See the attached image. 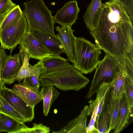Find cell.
<instances>
[{
  "label": "cell",
  "instance_id": "cell-16",
  "mask_svg": "<svg viewBox=\"0 0 133 133\" xmlns=\"http://www.w3.org/2000/svg\"><path fill=\"white\" fill-rule=\"evenodd\" d=\"M111 90V87H110L106 95L101 111L96 122V127L98 133H108L110 118Z\"/></svg>",
  "mask_w": 133,
  "mask_h": 133
},
{
  "label": "cell",
  "instance_id": "cell-20",
  "mask_svg": "<svg viewBox=\"0 0 133 133\" xmlns=\"http://www.w3.org/2000/svg\"><path fill=\"white\" fill-rule=\"evenodd\" d=\"M40 92L43 97V114L46 116L49 112L52 104L58 97L59 93L52 85L42 86Z\"/></svg>",
  "mask_w": 133,
  "mask_h": 133
},
{
  "label": "cell",
  "instance_id": "cell-4",
  "mask_svg": "<svg viewBox=\"0 0 133 133\" xmlns=\"http://www.w3.org/2000/svg\"><path fill=\"white\" fill-rule=\"evenodd\" d=\"M101 49L96 44H92L83 37H76L74 67L82 74L93 72L100 61Z\"/></svg>",
  "mask_w": 133,
  "mask_h": 133
},
{
  "label": "cell",
  "instance_id": "cell-22",
  "mask_svg": "<svg viewBox=\"0 0 133 133\" xmlns=\"http://www.w3.org/2000/svg\"><path fill=\"white\" fill-rule=\"evenodd\" d=\"M0 113L10 116L21 123L25 122L21 114L0 94Z\"/></svg>",
  "mask_w": 133,
  "mask_h": 133
},
{
  "label": "cell",
  "instance_id": "cell-18",
  "mask_svg": "<svg viewBox=\"0 0 133 133\" xmlns=\"http://www.w3.org/2000/svg\"><path fill=\"white\" fill-rule=\"evenodd\" d=\"M132 112L129 109L124 93L120 98L119 113L114 128V133L122 131L128 123L130 116Z\"/></svg>",
  "mask_w": 133,
  "mask_h": 133
},
{
  "label": "cell",
  "instance_id": "cell-7",
  "mask_svg": "<svg viewBox=\"0 0 133 133\" xmlns=\"http://www.w3.org/2000/svg\"><path fill=\"white\" fill-rule=\"evenodd\" d=\"M3 84L0 88V94L23 117L25 122L32 121L35 117V107L28 105L10 89Z\"/></svg>",
  "mask_w": 133,
  "mask_h": 133
},
{
  "label": "cell",
  "instance_id": "cell-27",
  "mask_svg": "<svg viewBox=\"0 0 133 133\" xmlns=\"http://www.w3.org/2000/svg\"><path fill=\"white\" fill-rule=\"evenodd\" d=\"M124 94L128 107L132 112L133 107V76L128 75L126 77Z\"/></svg>",
  "mask_w": 133,
  "mask_h": 133
},
{
  "label": "cell",
  "instance_id": "cell-34",
  "mask_svg": "<svg viewBox=\"0 0 133 133\" xmlns=\"http://www.w3.org/2000/svg\"><path fill=\"white\" fill-rule=\"evenodd\" d=\"M5 50L1 46L0 47V88L4 84L2 79L1 74L2 67L7 56Z\"/></svg>",
  "mask_w": 133,
  "mask_h": 133
},
{
  "label": "cell",
  "instance_id": "cell-1",
  "mask_svg": "<svg viewBox=\"0 0 133 133\" xmlns=\"http://www.w3.org/2000/svg\"><path fill=\"white\" fill-rule=\"evenodd\" d=\"M132 24L110 22L108 19L104 4L97 26L90 31V33L94 38L96 44L105 53L120 58L127 54L124 33L129 25Z\"/></svg>",
  "mask_w": 133,
  "mask_h": 133
},
{
  "label": "cell",
  "instance_id": "cell-21",
  "mask_svg": "<svg viewBox=\"0 0 133 133\" xmlns=\"http://www.w3.org/2000/svg\"><path fill=\"white\" fill-rule=\"evenodd\" d=\"M22 124L10 116L0 113V132L17 133Z\"/></svg>",
  "mask_w": 133,
  "mask_h": 133
},
{
  "label": "cell",
  "instance_id": "cell-13",
  "mask_svg": "<svg viewBox=\"0 0 133 133\" xmlns=\"http://www.w3.org/2000/svg\"><path fill=\"white\" fill-rule=\"evenodd\" d=\"M10 89L32 107H35L43 100L39 90L29 85L24 80L21 83L14 85Z\"/></svg>",
  "mask_w": 133,
  "mask_h": 133
},
{
  "label": "cell",
  "instance_id": "cell-24",
  "mask_svg": "<svg viewBox=\"0 0 133 133\" xmlns=\"http://www.w3.org/2000/svg\"><path fill=\"white\" fill-rule=\"evenodd\" d=\"M33 124V127L30 128L24 123L22 124L17 133H49L50 131V128L43 125L42 123Z\"/></svg>",
  "mask_w": 133,
  "mask_h": 133
},
{
  "label": "cell",
  "instance_id": "cell-17",
  "mask_svg": "<svg viewBox=\"0 0 133 133\" xmlns=\"http://www.w3.org/2000/svg\"><path fill=\"white\" fill-rule=\"evenodd\" d=\"M102 0H92L88 5L83 18L85 24L89 31L97 26L99 17L103 6Z\"/></svg>",
  "mask_w": 133,
  "mask_h": 133
},
{
  "label": "cell",
  "instance_id": "cell-10",
  "mask_svg": "<svg viewBox=\"0 0 133 133\" xmlns=\"http://www.w3.org/2000/svg\"><path fill=\"white\" fill-rule=\"evenodd\" d=\"M69 26H65L55 28L58 33L56 37L61 42L68 56V60L75 64L76 62L75 47L76 37L73 35V30Z\"/></svg>",
  "mask_w": 133,
  "mask_h": 133
},
{
  "label": "cell",
  "instance_id": "cell-29",
  "mask_svg": "<svg viewBox=\"0 0 133 133\" xmlns=\"http://www.w3.org/2000/svg\"><path fill=\"white\" fill-rule=\"evenodd\" d=\"M31 75L39 77L41 74L45 72L46 68L42 61L40 60L33 66L29 65Z\"/></svg>",
  "mask_w": 133,
  "mask_h": 133
},
{
  "label": "cell",
  "instance_id": "cell-26",
  "mask_svg": "<svg viewBox=\"0 0 133 133\" xmlns=\"http://www.w3.org/2000/svg\"><path fill=\"white\" fill-rule=\"evenodd\" d=\"M23 54L22 65L15 78L16 80L19 83L24 78L31 76L29 67V61L30 58L26 51H24Z\"/></svg>",
  "mask_w": 133,
  "mask_h": 133
},
{
  "label": "cell",
  "instance_id": "cell-19",
  "mask_svg": "<svg viewBox=\"0 0 133 133\" xmlns=\"http://www.w3.org/2000/svg\"><path fill=\"white\" fill-rule=\"evenodd\" d=\"M110 88V84L104 83L100 86L96 92L97 96L95 100H91L88 102L89 104L87 111L88 116H91L95 107L98 106L96 122L97 121L102 108L107 94Z\"/></svg>",
  "mask_w": 133,
  "mask_h": 133
},
{
  "label": "cell",
  "instance_id": "cell-28",
  "mask_svg": "<svg viewBox=\"0 0 133 133\" xmlns=\"http://www.w3.org/2000/svg\"><path fill=\"white\" fill-rule=\"evenodd\" d=\"M46 69H51L62 65L68 61L67 59L58 56L51 55L42 60Z\"/></svg>",
  "mask_w": 133,
  "mask_h": 133
},
{
  "label": "cell",
  "instance_id": "cell-9",
  "mask_svg": "<svg viewBox=\"0 0 133 133\" xmlns=\"http://www.w3.org/2000/svg\"><path fill=\"white\" fill-rule=\"evenodd\" d=\"M23 53L20 51L17 54L7 55L1 71V78L4 84H11L16 81V78L22 65Z\"/></svg>",
  "mask_w": 133,
  "mask_h": 133
},
{
  "label": "cell",
  "instance_id": "cell-31",
  "mask_svg": "<svg viewBox=\"0 0 133 133\" xmlns=\"http://www.w3.org/2000/svg\"><path fill=\"white\" fill-rule=\"evenodd\" d=\"M98 109V107H95L92 114L90 122L87 126V133H98L95 127Z\"/></svg>",
  "mask_w": 133,
  "mask_h": 133
},
{
  "label": "cell",
  "instance_id": "cell-5",
  "mask_svg": "<svg viewBox=\"0 0 133 133\" xmlns=\"http://www.w3.org/2000/svg\"><path fill=\"white\" fill-rule=\"evenodd\" d=\"M96 68L86 98L89 99L104 83L110 84L118 74L120 70L119 61L116 57L107 53Z\"/></svg>",
  "mask_w": 133,
  "mask_h": 133
},
{
  "label": "cell",
  "instance_id": "cell-14",
  "mask_svg": "<svg viewBox=\"0 0 133 133\" xmlns=\"http://www.w3.org/2000/svg\"><path fill=\"white\" fill-rule=\"evenodd\" d=\"M88 106H85L79 115L65 126L54 133H87V122Z\"/></svg>",
  "mask_w": 133,
  "mask_h": 133
},
{
  "label": "cell",
  "instance_id": "cell-8",
  "mask_svg": "<svg viewBox=\"0 0 133 133\" xmlns=\"http://www.w3.org/2000/svg\"><path fill=\"white\" fill-rule=\"evenodd\" d=\"M19 44V50L22 53L26 51L30 58L42 60L51 55L42 42L30 31L26 33Z\"/></svg>",
  "mask_w": 133,
  "mask_h": 133
},
{
  "label": "cell",
  "instance_id": "cell-35",
  "mask_svg": "<svg viewBox=\"0 0 133 133\" xmlns=\"http://www.w3.org/2000/svg\"><path fill=\"white\" fill-rule=\"evenodd\" d=\"M6 15H0V25Z\"/></svg>",
  "mask_w": 133,
  "mask_h": 133
},
{
  "label": "cell",
  "instance_id": "cell-23",
  "mask_svg": "<svg viewBox=\"0 0 133 133\" xmlns=\"http://www.w3.org/2000/svg\"><path fill=\"white\" fill-rule=\"evenodd\" d=\"M23 14V11L19 5H17L6 16L0 25V30L8 26L19 19Z\"/></svg>",
  "mask_w": 133,
  "mask_h": 133
},
{
  "label": "cell",
  "instance_id": "cell-11",
  "mask_svg": "<svg viewBox=\"0 0 133 133\" xmlns=\"http://www.w3.org/2000/svg\"><path fill=\"white\" fill-rule=\"evenodd\" d=\"M80 9L76 0L70 1L65 3L60 9L58 10L56 15L53 16L55 23L62 26L71 27L78 18L77 16Z\"/></svg>",
  "mask_w": 133,
  "mask_h": 133
},
{
  "label": "cell",
  "instance_id": "cell-15",
  "mask_svg": "<svg viewBox=\"0 0 133 133\" xmlns=\"http://www.w3.org/2000/svg\"><path fill=\"white\" fill-rule=\"evenodd\" d=\"M30 32L36 38L42 42L51 55L58 56L61 54L65 53L61 42L57 37L35 30L32 29Z\"/></svg>",
  "mask_w": 133,
  "mask_h": 133
},
{
  "label": "cell",
  "instance_id": "cell-3",
  "mask_svg": "<svg viewBox=\"0 0 133 133\" xmlns=\"http://www.w3.org/2000/svg\"><path fill=\"white\" fill-rule=\"evenodd\" d=\"M23 5L24 9L23 12L28 23V31L34 29L57 37L51 11L43 0H31L24 2Z\"/></svg>",
  "mask_w": 133,
  "mask_h": 133
},
{
  "label": "cell",
  "instance_id": "cell-12",
  "mask_svg": "<svg viewBox=\"0 0 133 133\" xmlns=\"http://www.w3.org/2000/svg\"><path fill=\"white\" fill-rule=\"evenodd\" d=\"M109 21L115 24L132 23L124 7L115 0H109L104 3Z\"/></svg>",
  "mask_w": 133,
  "mask_h": 133
},
{
  "label": "cell",
  "instance_id": "cell-6",
  "mask_svg": "<svg viewBox=\"0 0 133 133\" xmlns=\"http://www.w3.org/2000/svg\"><path fill=\"white\" fill-rule=\"evenodd\" d=\"M28 24L23 14L18 20L0 30V43L4 49L11 53L28 31Z\"/></svg>",
  "mask_w": 133,
  "mask_h": 133
},
{
  "label": "cell",
  "instance_id": "cell-30",
  "mask_svg": "<svg viewBox=\"0 0 133 133\" xmlns=\"http://www.w3.org/2000/svg\"><path fill=\"white\" fill-rule=\"evenodd\" d=\"M16 5L11 0H0V15H6Z\"/></svg>",
  "mask_w": 133,
  "mask_h": 133
},
{
  "label": "cell",
  "instance_id": "cell-32",
  "mask_svg": "<svg viewBox=\"0 0 133 133\" xmlns=\"http://www.w3.org/2000/svg\"><path fill=\"white\" fill-rule=\"evenodd\" d=\"M125 8L132 21H133V0H115Z\"/></svg>",
  "mask_w": 133,
  "mask_h": 133
},
{
  "label": "cell",
  "instance_id": "cell-25",
  "mask_svg": "<svg viewBox=\"0 0 133 133\" xmlns=\"http://www.w3.org/2000/svg\"><path fill=\"white\" fill-rule=\"evenodd\" d=\"M120 98L113 99L112 97L111 107L110 118L108 133L114 129L119 113Z\"/></svg>",
  "mask_w": 133,
  "mask_h": 133
},
{
  "label": "cell",
  "instance_id": "cell-33",
  "mask_svg": "<svg viewBox=\"0 0 133 133\" xmlns=\"http://www.w3.org/2000/svg\"><path fill=\"white\" fill-rule=\"evenodd\" d=\"M29 86L38 90H39L41 86L39 77L34 76H31L23 79Z\"/></svg>",
  "mask_w": 133,
  "mask_h": 133
},
{
  "label": "cell",
  "instance_id": "cell-2",
  "mask_svg": "<svg viewBox=\"0 0 133 133\" xmlns=\"http://www.w3.org/2000/svg\"><path fill=\"white\" fill-rule=\"evenodd\" d=\"M39 79L41 86L52 85L63 91H78L85 88L88 78L68 61L63 64L46 69Z\"/></svg>",
  "mask_w": 133,
  "mask_h": 133
}]
</instances>
